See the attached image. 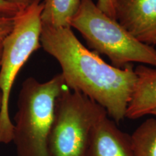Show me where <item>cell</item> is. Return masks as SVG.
<instances>
[{
    "label": "cell",
    "mask_w": 156,
    "mask_h": 156,
    "mask_svg": "<svg viewBox=\"0 0 156 156\" xmlns=\"http://www.w3.org/2000/svg\"><path fill=\"white\" fill-rule=\"evenodd\" d=\"M41 47L59 64L66 86L88 97L115 122L126 118L136 83L133 65L119 69L85 47L71 28L42 25Z\"/></svg>",
    "instance_id": "cell-1"
},
{
    "label": "cell",
    "mask_w": 156,
    "mask_h": 156,
    "mask_svg": "<svg viewBox=\"0 0 156 156\" xmlns=\"http://www.w3.org/2000/svg\"><path fill=\"white\" fill-rule=\"evenodd\" d=\"M65 87L61 73L43 83L31 77L23 82L12 141L17 156H51L49 136L56 103Z\"/></svg>",
    "instance_id": "cell-2"
},
{
    "label": "cell",
    "mask_w": 156,
    "mask_h": 156,
    "mask_svg": "<svg viewBox=\"0 0 156 156\" xmlns=\"http://www.w3.org/2000/svg\"><path fill=\"white\" fill-rule=\"evenodd\" d=\"M95 53L106 55L115 67L132 63L156 68V48L140 42L116 20L105 14L93 0H83L70 23Z\"/></svg>",
    "instance_id": "cell-3"
},
{
    "label": "cell",
    "mask_w": 156,
    "mask_h": 156,
    "mask_svg": "<svg viewBox=\"0 0 156 156\" xmlns=\"http://www.w3.org/2000/svg\"><path fill=\"white\" fill-rule=\"evenodd\" d=\"M43 2L23 9L15 17L12 30L2 41L0 61V93L2 103L0 112V143L12 141L13 123L9 102L15 80L20 70L34 52L41 48Z\"/></svg>",
    "instance_id": "cell-4"
},
{
    "label": "cell",
    "mask_w": 156,
    "mask_h": 156,
    "mask_svg": "<svg viewBox=\"0 0 156 156\" xmlns=\"http://www.w3.org/2000/svg\"><path fill=\"white\" fill-rule=\"evenodd\" d=\"M106 115L95 101L65 87L56 103L49 136L51 156H86L93 129Z\"/></svg>",
    "instance_id": "cell-5"
},
{
    "label": "cell",
    "mask_w": 156,
    "mask_h": 156,
    "mask_svg": "<svg viewBox=\"0 0 156 156\" xmlns=\"http://www.w3.org/2000/svg\"><path fill=\"white\" fill-rule=\"evenodd\" d=\"M116 20L134 38L156 46V0H115Z\"/></svg>",
    "instance_id": "cell-6"
},
{
    "label": "cell",
    "mask_w": 156,
    "mask_h": 156,
    "mask_svg": "<svg viewBox=\"0 0 156 156\" xmlns=\"http://www.w3.org/2000/svg\"><path fill=\"white\" fill-rule=\"evenodd\" d=\"M86 156H135L131 135L122 132L106 115L93 129Z\"/></svg>",
    "instance_id": "cell-7"
},
{
    "label": "cell",
    "mask_w": 156,
    "mask_h": 156,
    "mask_svg": "<svg viewBox=\"0 0 156 156\" xmlns=\"http://www.w3.org/2000/svg\"><path fill=\"white\" fill-rule=\"evenodd\" d=\"M136 80L126 117L136 119L156 108V68L140 64L134 69Z\"/></svg>",
    "instance_id": "cell-8"
},
{
    "label": "cell",
    "mask_w": 156,
    "mask_h": 156,
    "mask_svg": "<svg viewBox=\"0 0 156 156\" xmlns=\"http://www.w3.org/2000/svg\"><path fill=\"white\" fill-rule=\"evenodd\" d=\"M83 0H44L42 25L54 28H70Z\"/></svg>",
    "instance_id": "cell-9"
},
{
    "label": "cell",
    "mask_w": 156,
    "mask_h": 156,
    "mask_svg": "<svg viewBox=\"0 0 156 156\" xmlns=\"http://www.w3.org/2000/svg\"><path fill=\"white\" fill-rule=\"evenodd\" d=\"M131 138L135 156H156V118L142 122Z\"/></svg>",
    "instance_id": "cell-10"
},
{
    "label": "cell",
    "mask_w": 156,
    "mask_h": 156,
    "mask_svg": "<svg viewBox=\"0 0 156 156\" xmlns=\"http://www.w3.org/2000/svg\"><path fill=\"white\" fill-rule=\"evenodd\" d=\"M23 9L7 0H0V15L14 17Z\"/></svg>",
    "instance_id": "cell-11"
},
{
    "label": "cell",
    "mask_w": 156,
    "mask_h": 156,
    "mask_svg": "<svg viewBox=\"0 0 156 156\" xmlns=\"http://www.w3.org/2000/svg\"><path fill=\"white\" fill-rule=\"evenodd\" d=\"M15 23V17L0 15V40H3L12 30Z\"/></svg>",
    "instance_id": "cell-12"
},
{
    "label": "cell",
    "mask_w": 156,
    "mask_h": 156,
    "mask_svg": "<svg viewBox=\"0 0 156 156\" xmlns=\"http://www.w3.org/2000/svg\"><path fill=\"white\" fill-rule=\"evenodd\" d=\"M96 5L105 14L116 20L115 14V0H97Z\"/></svg>",
    "instance_id": "cell-13"
},
{
    "label": "cell",
    "mask_w": 156,
    "mask_h": 156,
    "mask_svg": "<svg viewBox=\"0 0 156 156\" xmlns=\"http://www.w3.org/2000/svg\"><path fill=\"white\" fill-rule=\"evenodd\" d=\"M7 1L18 6L20 9H24L28 7L29 6L33 5V4L38 2H43L44 0H7Z\"/></svg>",
    "instance_id": "cell-14"
},
{
    "label": "cell",
    "mask_w": 156,
    "mask_h": 156,
    "mask_svg": "<svg viewBox=\"0 0 156 156\" xmlns=\"http://www.w3.org/2000/svg\"><path fill=\"white\" fill-rule=\"evenodd\" d=\"M1 52L2 51H0V61H1ZM2 94L0 93V112H1V108H2Z\"/></svg>",
    "instance_id": "cell-15"
},
{
    "label": "cell",
    "mask_w": 156,
    "mask_h": 156,
    "mask_svg": "<svg viewBox=\"0 0 156 156\" xmlns=\"http://www.w3.org/2000/svg\"><path fill=\"white\" fill-rule=\"evenodd\" d=\"M149 114H151V115H153V116H155L156 117V108H154L153 110H152L151 112H150Z\"/></svg>",
    "instance_id": "cell-16"
},
{
    "label": "cell",
    "mask_w": 156,
    "mask_h": 156,
    "mask_svg": "<svg viewBox=\"0 0 156 156\" xmlns=\"http://www.w3.org/2000/svg\"><path fill=\"white\" fill-rule=\"evenodd\" d=\"M2 41L3 40H0V51H2Z\"/></svg>",
    "instance_id": "cell-17"
}]
</instances>
